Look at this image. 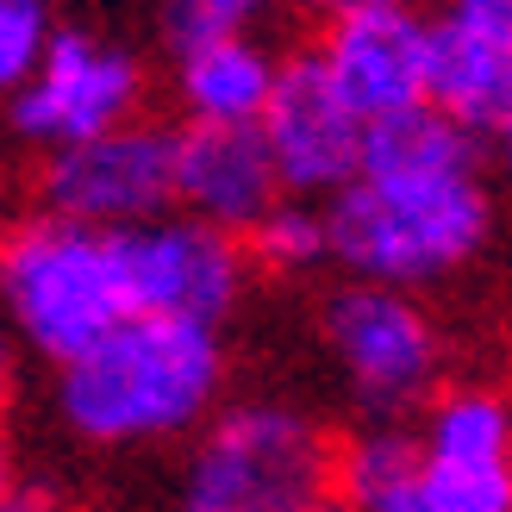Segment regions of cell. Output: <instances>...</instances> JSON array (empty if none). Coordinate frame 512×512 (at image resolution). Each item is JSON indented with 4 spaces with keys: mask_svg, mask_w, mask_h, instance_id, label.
I'll return each mask as SVG.
<instances>
[{
    "mask_svg": "<svg viewBox=\"0 0 512 512\" xmlns=\"http://www.w3.org/2000/svg\"><path fill=\"white\" fill-rule=\"evenodd\" d=\"M281 63L269 38H213V44H188L169 50V88L175 107L188 113V125H263Z\"/></svg>",
    "mask_w": 512,
    "mask_h": 512,
    "instance_id": "obj_14",
    "label": "cell"
},
{
    "mask_svg": "<svg viewBox=\"0 0 512 512\" xmlns=\"http://www.w3.org/2000/svg\"><path fill=\"white\" fill-rule=\"evenodd\" d=\"M225 388V331L138 313L88 356L50 369V413L82 450H163L194 444Z\"/></svg>",
    "mask_w": 512,
    "mask_h": 512,
    "instance_id": "obj_2",
    "label": "cell"
},
{
    "mask_svg": "<svg viewBox=\"0 0 512 512\" xmlns=\"http://www.w3.org/2000/svg\"><path fill=\"white\" fill-rule=\"evenodd\" d=\"M0 512H50L44 500H32V494H13V488H0Z\"/></svg>",
    "mask_w": 512,
    "mask_h": 512,
    "instance_id": "obj_23",
    "label": "cell"
},
{
    "mask_svg": "<svg viewBox=\"0 0 512 512\" xmlns=\"http://www.w3.org/2000/svg\"><path fill=\"white\" fill-rule=\"evenodd\" d=\"M425 107L475 144L512 138V25L494 19H431Z\"/></svg>",
    "mask_w": 512,
    "mask_h": 512,
    "instance_id": "obj_13",
    "label": "cell"
},
{
    "mask_svg": "<svg viewBox=\"0 0 512 512\" xmlns=\"http://www.w3.org/2000/svg\"><path fill=\"white\" fill-rule=\"evenodd\" d=\"M281 0H163V44L188 50V44H213V38H256L263 19Z\"/></svg>",
    "mask_w": 512,
    "mask_h": 512,
    "instance_id": "obj_16",
    "label": "cell"
},
{
    "mask_svg": "<svg viewBox=\"0 0 512 512\" xmlns=\"http://www.w3.org/2000/svg\"><path fill=\"white\" fill-rule=\"evenodd\" d=\"M250 263L269 275H313L331 263V238H325V207L313 200H281V207L250 232Z\"/></svg>",
    "mask_w": 512,
    "mask_h": 512,
    "instance_id": "obj_15",
    "label": "cell"
},
{
    "mask_svg": "<svg viewBox=\"0 0 512 512\" xmlns=\"http://www.w3.org/2000/svg\"><path fill=\"white\" fill-rule=\"evenodd\" d=\"M256 132H263L269 157H275L281 188L294 200H313V207H325L331 194L350 188V175L363 169V150H369V125L338 100L313 50L281 63L275 100Z\"/></svg>",
    "mask_w": 512,
    "mask_h": 512,
    "instance_id": "obj_10",
    "label": "cell"
},
{
    "mask_svg": "<svg viewBox=\"0 0 512 512\" xmlns=\"http://www.w3.org/2000/svg\"><path fill=\"white\" fill-rule=\"evenodd\" d=\"M313 19L338 25V19H356V13H381V7H406V0H300Z\"/></svg>",
    "mask_w": 512,
    "mask_h": 512,
    "instance_id": "obj_19",
    "label": "cell"
},
{
    "mask_svg": "<svg viewBox=\"0 0 512 512\" xmlns=\"http://www.w3.org/2000/svg\"><path fill=\"white\" fill-rule=\"evenodd\" d=\"M494 188H500V213H512V138L494 144Z\"/></svg>",
    "mask_w": 512,
    "mask_h": 512,
    "instance_id": "obj_22",
    "label": "cell"
},
{
    "mask_svg": "<svg viewBox=\"0 0 512 512\" xmlns=\"http://www.w3.org/2000/svg\"><path fill=\"white\" fill-rule=\"evenodd\" d=\"M125 256H132L138 313L207 325V331H225L238 319L250 275H256L244 238L219 232V225H200L188 213H163L157 225L125 232Z\"/></svg>",
    "mask_w": 512,
    "mask_h": 512,
    "instance_id": "obj_9",
    "label": "cell"
},
{
    "mask_svg": "<svg viewBox=\"0 0 512 512\" xmlns=\"http://www.w3.org/2000/svg\"><path fill=\"white\" fill-rule=\"evenodd\" d=\"M38 213H57L94 232H138L175 213V132L157 119H132L107 138L38 157Z\"/></svg>",
    "mask_w": 512,
    "mask_h": 512,
    "instance_id": "obj_8",
    "label": "cell"
},
{
    "mask_svg": "<svg viewBox=\"0 0 512 512\" xmlns=\"http://www.w3.org/2000/svg\"><path fill=\"white\" fill-rule=\"evenodd\" d=\"M288 188L256 125H182L175 132V213L250 238Z\"/></svg>",
    "mask_w": 512,
    "mask_h": 512,
    "instance_id": "obj_12",
    "label": "cell"
},
{
    "mask_svg": "<svg viewBox=\"0 0 512 512\" xmlns=\"http://www.w3.org/2000/svg\"><path fill=\"white\" fill-rule=\"evenodd\" d=\"M144 94H150V63L132 38L107 32V25H57L44 63L32 69L13 100H7V138L57 157L69 144L107 138L119 125L144 119Z\"/></svg>",
    "mask_w": 512,
    "mask_h": 512,
    "instance_id": "obj_7",
    "label": "cell"
},
{
    "mask_svg": "<svg viewBox=\"0 0 512 512\" xmlns=\"http://www.w3.org/2000/svg\"><path fill=\"white\" fill-rule=\"evenodd\" d=\"M319 69L338 88V100L381 132L394 119L425 113V69H431V19L413 7H381L325 25L319 38Z\"/></svg>",
    "mask_w": 512,
    "mask_h": 512,
    "instance_id": "obj_11",
    "label": "cell"
},
{
    "mask_svg": "<svg viewBox=\"0 0 512 512\" xmlns=\"http://www.w3.org/2000/svg\"><path fill=\"white\" fill-rule=\"evenodd\" d=\"M444 13L456 19H494V25H512V0H438Z\"/></svg>",
    "mask_w": 512,
    "mask_h": 512,
    "instance_id": "obj_21",
    "label": "cell"
},
{
    "mask_svg": "<svg viewBox=\"0 0 512 512\" xmlns=\"http://www.w3.org/2000/svg\"><path fill=\"white\" fill-rule=\"evenodd\" d=\"M19 363H25V350H19V338L7 331V319H0V406H7L13 388H19Z\"/></svg>",
    "mask_w": 512,
    "mask_h": 512,
    "instance_id": "obj_20",
    "label": "cell"
},
{
    "mask_svg": "<svg viewBox=\"0 0 512 512\" xmlns=\"http://www.w3.org/2000/svg\"><path fill=\"white\" fill-rule=\"evenodd\" d=\"M175 512H338V438L288 394L225 400L175 469Z\"/></svg>",
    "mask_w": 512,
    "mask_h": 512,
    "instance_id": "obj_5",
    "label": "cell"
},
{
    "mask_svg": "<svg viewBox=\"0 0 512 512\" xmlns=\"http://www.w3.org/2000/svg\"><path fill=\"white\" fill-rule=\"evenodd\" d=\"M344 512H512V394L444 381L406 425H356L338 444Z\"/></svg>",
    "mask_w": 512,
    "mask_h": 512,
    "instance_id": "obj_3",
    "label": "cell"
},
{
    "mask_svg": "<svg viewBox=\"0 0 512 512\" xmlns=\"http://www.w3.org/2000/svg\"><path fill=\"white\" fill-rule=\"evenodd\" d=\"M0 319L25 356L63 369L138 319L125 232H94L57 213H19L0 238Z\"/></svg>",
    "mask_w": 512,
    "mask_h": 512,
    "instance_id": "obj_4",
    "label": "cell"
},
{
    "mask_svg": "<svg viewBox=\"0 0 512 512\" xmlns=\"http://www.w3.org/2000/svg\"><path fill=\"white\" fill-rule=\"evenodd\" d=\"M319 356L338 394L363 413V425H388L425 413V400L444 388L450 344L419 294L338 281L319 300Z\"/></svg>",
    "mask_w": 512,
    "mask_h": 512,
    "instance_id": "obj_6",
    "label": "cell"
},
{
    "mask_svg": "<svg viewBox=\"0 0 512 512\" xmlns=\"http://www.w3.org/2000/svg\"><path fill=\"white\" fill-rule=\"evenodd\" d=\"M0 488H13V438H7V425H0Z\"/></svg>",
    "mask_w": 512,
    "mask_h": 512,
    "instance_id": "obj_24",
    "label": "cell"
},
{
    "mask_svg": "<svg viewBox=\"0 0 512 512\" xmlns=\"http://www.w3.org/2000/svg\"><path fill=\"white\" fill-rule=\"evenodd\" d=\"M325 238L344 281L419 294L463 281L500 238L494 163L438 113L369 132L363 169L325 200Z\"/></svg>",
    "mask_w": 512,
    "mask_h": 512,
    "instance_id": "obj_1",
    "label": "cell"
},
{
    "mask_svg": "<svg viewBox=\"0 0 512 512\" xmlns=\"http://www.w3.org/2000/svg\"><path fill=\"white\" fill-rule=\"evenodd\" d=\"M13 138H7V125H0V238H7V225L19 219V157H13Z\"/></svg>",
    "mask_w": 512,
    "mask_h": 512,
    "instance_id": "obj_18",
    "label": "cell"
},
{
    "mask_svg": "<svg viewBox=\"0 0 512 512\" xmlns=\"http://www.w3.org/2000/svg\"><path fill=\"white\" fill-rule=\"evenodd\" d=\"M57 25L63 19L50 0H0V107L32 82V69L44 63Z\"/></svg>",
    "mask_w": 512,
    "mask_h": 512,
    "instance_id": "obj_17",
    "label": "cell"
}]
</instances>
